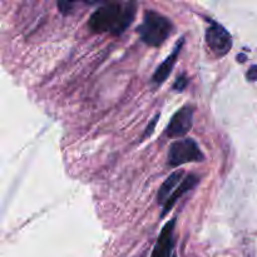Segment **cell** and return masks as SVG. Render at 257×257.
<instances>
[{
	"instance_id": "9a60e30c",
	"label": "cell",
	"mask_w": 257,
	"mask_h": 257,
	"mask_svg": "<svg viewBox=\"0 0 257 257\" xmlns=\"http://www.w3.org/2000/svg\"><path fill=\"white\" fill-rule=\"evenodd\" d=\"M175 257H176V256H175Z\"/></svg>"
},
{
	"instance_id": "7c38bea8",
	"label": "cell",
	"mask_w": 257,
	"mask_h": 257,
	"mask_svg": "<svg viewBox=\"0 0 257 257\" xmlns=\"http://www.w3.org/2000/svg\"><path fill=\"white\" fill-rule=\"evenodd\" d=\"M158 118H160V114H157L156 115L155 118H153L152 120H151L150 122V124L147 125V128H146V132L143 133V136H142V138H141V140H146V138L147 137H150L151 135H152L153 133V130H155V127H156V124H157V122H158Z\"/></svg>"
},
{
	"instance_id": "3957f363",
	"label": "cell",
	"mask_w": 257,
	"mask_h": 257,
	"mask_svg": "<svg viewBox=\"0 0 257 257\" xmlns=\"http://www.w3.org/2000/svg\"><path fill=\"white\" fill-rule=\"evenodd\" d=\"M167 161L168 165L172 167H178L185 163L203 162L205 156L192 138H185V140L176 141L171 145Z\"/></svg>"
},
{
	"instance_id": "52a82bcc",
	"label": "cell",
	"mask_w": 257,
	"mask_h": 257,
	"mask_svg": "<svg viewBox=\"0 0 257 257\" xmlns=\"http://www.w3.org/2000/svg\"><path fill=\"white\" fill-rule=\"evenodd\" d=\"M183 44H185V38L182 37L180 40H178L177 44L175 45L173 52L166 58L165 62L161 63L160 67H158L157 69H156V72L153 73L152 79H151L152 80V83H155L156 85H161L167 80V78L170 77L171 72H172L173 68H175L176 62H177V58L178 55H180Z\"/></svg>"
},
{
	"instance_id": "8fae6325",
	"label": "cell",
	"mask_w": 257,
	"mask_h": 257,
	"mask_svg": "<svg viewBox=\"0 0 257 257\" xmlns=\"http://www.w3.org/2000/svg\"><path fill=\"white\" fill-rule=\"evenodd\" d=\"M58 9L62 14L68 15L73 12V8H74V3H69V2H60L58 3Z\"/></svg>"
},
{
	"instance_id": "4fadbf2b",
	"label": "cell",
	"mask_w": 257,
	"mask_h": 257,
	"mask_svg": "<svg viewBox=\"0 0 257 257\" xmlns=\"http://www.w3.org/2000/svg\"><path fill=\"white\" fill-rule=\"evenodd\" d=\"M246 78H247L250 82H257V65L250 67V69L247 70V74H246Z\"/></svg>"
},
{
	"instance_id": "8992f818",
	"label": "cell",
	"mask_w": 257,
	"mask_h": 257,
	"mask_svg": "<svg viewBox=\"0 0 257 257\" xmlns=\"http://www.w3.org/2000/svg\"><path fill=\"white\" fill-rule=\"evenodd\" d=\"M176 218H172L163 226L161 231L158 240L156 242L155 248H153L152 256L151 257H171L173 248V233H175Z\"/></svg>"
},
{
	"instance_id": "5b68a950",
	"label": "cell",
	"mask_w": 257,
	"mask_h": 257,
	"mask_svg": "<svg viewBox=\"0 0 257 257\" xmlns=\"http://www.w3.org/2000/svg\"><path fill=\"white\" fill-rule=\"evenodd\" d=\"M193 113L195 110L192 105H183L180 108L171 118L166 128V135L170 138H180L187 135L193 124Z\"/></svg>"
},
{
	"instance_id": "7a4b0ae2",
	"label": "cell",
	"mask_w": 257,
	"mask_h": 257,
	"mask_svg": "<svg viewBox=\"0 0 257 257\" xmlns=\"http://www.w3.org/2000/svg\"><path fill=\"white\" fill-rule=\"evenodd\" d=\"M173 23L156 10H147L143 22L137 28L141 40L148 47H161L173 33Z\"/></svg>"
},
{
	"instance_id": "5bb4252c",
	"label": "cell",
	"mask_w": 257,
	"mask_h": 257,
	"mask_svg": "<svg viewBox=\"0 0 257 257\" xmlns=\"http://www.w3.org/2000/svg\"><path fill=\"white\" fill-rule=\"evenodd\" d=\"M237 60L240 63H243L246 60V55L245 54H238L237 55Z\"/></svg>"
},
{
	"instance_id": "9c48e42d",
	"label": "cell",
	"mask_w": 257,
	"mask_h": 257,
	"mask_svg": "<svg viewBox=\"0 0 257 257\" xmlns=\"http://www.w3.org/2000/svg\"><path fill=\"white\" fill-rule=\"evenodd\" d=\"M185 180V172L182 170L176 171V172L171 173L167 177V180L163 182V185L161 186V188L158 190L157 193V201L160 205L165 206V203L167 202L168 198L172 196V193L175 192V188L177 187L178 183L182 182Z\"/></svg>"
},
{
	"instance_id": "277c9868",
	"label": "cell",
	"mask_w": 257,
	"mask_h": 257,
	"mask_svg": "<svg viewBox=\"0 0 257 257\" xmlns=\"http://www.w3.org/2000/svg\"><path fill=\"white\" fill-rule=\"evenodd\" d=\"M208 27L206 29V43L213 55L217 58L225 57L232 48V37L225 27L212 19H207Z\"/></svg>"
},
{
	"instance_id": "ba28073f",
	"label": "cell",
	"mask_w": 257,
	"mask_h": 257,
	"mask_svg": "<svg viewBox=\"0 0 257 257\" xmlns=\"http://www.w3.org/2000/svg\"><path fill=\"white\" fill-rule=\"evenodd\" d=\"M198 182H200V177L196 175H192V173L188 175L187 177H185V180L181 182V185L178 186L177 190L172 193V196L168 198V201L165 203V206H163V212L161 213V218L167 216L168 212H170V211L175 207L176 203L178 202V200H180L181 197H183L188 191L193 190V188L198 185Z\"/></svg>"
},
{
	"instance_id": "30bf717a",
	"label": "cell",
	"mask_w": 257,
	"mask_h": 257,
	"mask_svg": "<svg viewBox=\"0 0 257 257\" xmlns=\"http://www.w3.org/2000/svg\"><path fill=\"white\" fill-rule=\"evenodd\" d=\"M187 85H188L187 75L181 74L180 77L175 80V83H173V89H175L176 92H182Z\"/></svg>"
},
{
	"instance_id": "6da1fadb",
	"label": "cell",
	"mask_w": 257,
	"mask_h": 257,
	"mask_svg": "<svg viewBox=\"0 0 257 257\" xmlns=\"http://www.w3.org/2000/svg\"><path fill=\"white\" fill-rule=\"evenodd\" d=\"M135 15V3H108L92 13L88 20V27L93 33L120 35L132 24Z\"/></svg>"
}]
</instances>
